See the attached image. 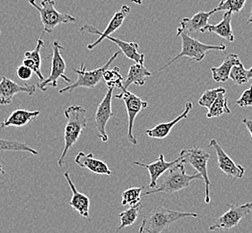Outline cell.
<instances>
[{
  "instance_id": "obj_1",
  "label": "cell",
  "mask_w": 252,
  "mask_h": 233,
  "mask_svg": "<svg viewBox=\"0 0 252 233\" xmlns=\"http://www.w3.org/2000/svg\"><path fill=\"white\" fill-rule=\"evenodd\" d=\"M184 164L185 162L182 160L178 162L176 165L169 169L168 172L161 177L160 182H157V187L146 191L144 194V197L158 193L174 194L189 188L190 183L195 179L203 180V177L199 173L188 175Z\"/></svg>"
},
{
  "instance_id": "obj_2",
  "label": "cell",
  "mask_w": 252,
  "mask_h": 233,
  "mask_svg": "<svg viewBox=\"0 0 252 233\" xmlns=\"http://www.w3.org/2000/svg\"><path fill=\"white\" fill-rule=\"evenodd\" d=\"M86 110L84 107L79 105L69 106L64 112V116L66 117V124L64 133V144L65 146L61 157L58 160V165L61 167L65 164V158L66 153L79 139L83 130L87 126Z\"/></svg>"
},
{
  "instance_id": "obj_3",
  "label": "cell",
  "mask_w": 252,
  "mask_h": 233,
  "mask_svg": "<svg viewBox=\"0 0 252 233\" xmlns=\"http://www.w3.org/2000/svg\"><path fill=\"white\" fill-rule=\"evenodd\" d=\"M188 217L197 218L199 215L196 213L180 212L162 206H156L142 220L138 233H161L172 223Z\"/></svg>"
},
{
  "instance_id": "obj_4",
  "label": "cell",
  "mask_w": 252,
  "mask_h": 233,
  "mask_svg": "<svg viewBox=\"0 0 252 233\" xmlns=\"http://www.w3.org/2000/svg\"><path fill=\"white\" fill-rule=\"evenodd\" d=\"M177 36H180L182 38V51H180V53L174 57L172 60L169 61L164 66H161L158 69L159 71L164 70L168 66H171L172 63H174L182 57L189 58V60L201 62L207 56V52L210 51H224L226 50V46L224 44H220V45L205 44L201 41H197L196 39L190 37L187 31L178 32Z\"/></svg>"
},
{
  "instance_id": "obj_5",
  "label": "cell",
  "mask_w": 252,
  "mask_h": 233,
  "mask_svg": "<svg viewBox=\"0 0 252 233\" xmlns=\"http://www.w3.org/2000/svg\"><path fill=\"white\" fill-rule=\"evenodd\" d=\"M121 53V51H117L103 66L99 67V68L94 69V70H90V71H88L86 69L85 63L82 62L79 69L73 68V71L76 72V74L77 75L76 81L74 82L70 86H67V87L62 88L61 90H60V93L63 94V93H66L68 91H75L76 89H78L81 87L87 88V89L94 88L103 79L104 72L106 71L107 69L110 67L111 63L115 60L118 57L120 56Z\"/></svg>"
},
{
  "instance_id": "obj_6",
  "label": "cell",
  "mask_w": 252,
  "mask_h": 233,
  "mask_svg": "<svg viewBox=\"0 0 252 233\" xmlns=\"http://www.w3.org/2000/svg\"><path fill=\"white\" fill-rule=\"evenodd\" d=\"M29 3L40 14L43 32L51 33L59 25L76 22V17L68 14H62L56 10L55 0H41L40 5L36 3V0H29Z\"/></svg>"
},
{
  "instance_id": "obj_7",
  "label": "cell",
  "mask_w": 252,
  "mask_h": 233,
  "mask_svg": "<svg viewBox=\"0 0 252 233\" xmlns=\"http://www.w3.org/2000/svg\"><path fill=\"white\" fill-rule=\"evenodd\" d=\"M180 157L182 158L183 162L189 163L194 168L197 173L201 174L203 180L205 183V203H210V187L211 181L208 177V171H207V162L210 159V154L205 151L204 149L197 146H193L190 149H184L180 152Z\"/></svg>"
},
{
  "instance_id": "obj_8",
  "label": "cell",
  "mask_w": 252,
  "mask_h": 233,
  "mask_svg": "<svg viewBox=\"0 0 252 233\" xmlns=\"http://www.w3.org/2000/svg\"><path fill=\"white\" fill-rule=\"evenodd\" d=\"M52 53H51V69L50 75L45 80L39 83L36 87L40 91H47L48 87L56 88L58 87V81L60 78H62L64 81L69 84L71 79L66 76V62L62 57V52L65 51L64 46L60 41H54L52 42Z\"/></svg>"
},
{
  "instance_id": "obj_9",
  "label": "cell",
  "mask_w": 252,
  "mask_h": 233,
  "mask_svg": "<svg viewBox=\"0 0 252 233\" xmlns=\"http://www.w3.org/2000/svg\"><path fill=\"white\" fill-rule=\"evenodd\" d=\"M228 211L216 219L209 226L210 232L230 231L236 228L242 219L246 217L252 211V201L243 204H228Z\"/></svg>"
},
{
  "instance_id": "obj_10",
  "label": "cell",
  "mask_w": 252,
  "mask_h": 233,
  "mask_svg": "<svg viewBox=\"0 0 252 233\" xmlns=\"http://www.w3.org/2000/svg\"><path fill=\"white\" fill-rule=\"evenodd\" d=\"M129 13H130V7L126 5H122L121 9L117 11L116 13L113 15L110 23H109V25L106 27V29L103 31H100L96 27L91 26V25H88V24H86V25L82 26L79 29L82 34L89 33V34H93V35L99 36V38L94 42H92V43H89L87 45V49L89 51L94 49L96 46L99 45L101 41L105 40L106 37L111 36L113 32H115L116 30H119L123 25L126 16L129 15Z\"/></svg>"
},
{
  "instance_id": "obj_11",
  "label": "cell",
  "mask_w": 252,
  "mask_h": 233,
  "mask_svg": "<svg viewBox=\"0 0 252 233\" xmlns=\"http://www.w3.org/2000/svg\"><path fill=\"white\" fill-rule=\"evenodd\" d=\"M116 99L122 100L126 106L127 113V139L132 145H137V140L133 135L134 129V122L138 113L145 110L148 106V102L141 98L136 96V94L132 93L131 91H127L126 89H122L120 94L115 95Z\"/></svg>"
},
{
  "instance_id": "obj_12",
  "label": "cell",
  "mask_w": 252,
  "mask_h": 233,
  "mask_svg": "<svg viewBox=\"0 0 252 233\" xmlns=\"http://www.w3.org/2000/svg\"><path fill=\"white\" fill-rule=\"evenodd\" d=\"M113 90V88H108L105 96L103 97L102 101L98 105L94 116V126L97 130V136L101 138L103 143L108 142L109 140L106 132L107 124L111 117L114 116L111 108Z\"/></svg>"
},
{
  "instance_id": "obj_13",
  "label": "cell",
  "mask_w": 252,
  "mask_h": 233,
  "mask_svg": "<svg viewBox=\"0 0 252 233\" xmlns=\"http://www.w3.org/2000/svg\"><path fill=\"white\" fill-rule=\"evenodd\" d=\"M208 147H213L215 149L217 152L218 168L231 179V181H234L235 179H241L244 176L245 168L233 162L232 158L220 146L216 139L213 138L210 140Z\"/></svg>"
},
{
  "instance_id": "obj_14",
  "label": "cell",
  "mask_w": 252,
  "mask_h": 233,
  "mask_svg": "<svg viewBox=\"0 0 252 233\" xmlns=\"http://www.w3.org/2000/svg\"><path fill=\"white\" fill-rule=\"evenodd\" d=\"M37 87L33 85L29 86L28 84H25L24 86H21L9 78L2 76L0 81V105H9L13 102L15 95L21 92L33 95Z\"/></svg>"
},
{
  "instance_id": "obj_15",
  "label": "cell",
  "mask_w": 252,
  "mask_h": 233,
  "mask_svg": "<svg viewBox=\"0 0 252 233\" xmlns=\"http://www.w3.org/2000/svg\"><path fill=\"white\" fill-rule=\"evenodd\" d=\"M181 161H182V158L179 156V158H177L175 161L169 162H165L164 155L161 153L156 162H152L149 164L139 162H134L133 163L135 165H137L139 167L144 168V169L147 170V172L149 173V175H150L149 188L152 189V188H155L157 187L158 179L160 178L161 175H163V173L167 172L169 169L173 167L174 165H176L177 163L181 162Z\"/></svg>"
},
{
  "instance_id": "obj_16",
  "label": "cell",
  "mask_w": 252,
  "mask_h": 233,
  "mask_svg": "<svg viewBox=\"0 0 252 233\" xmlns=\"http://www.w3.org/2000/svg\"><path fill=\"white\" fill-rule=\"evenodd\" d=\"M217 8L208 12H198L192 17H185L181 21L180 26L177 28V33L181 31L189 32H203L204 29L208 26V21L211 15L217 13Z\"/></svg>"
},
{
  "instance_id": "obj_17",
  "label": "cell",
  "mask_w": 252,
  "mask_h": 233,
  "mask_svg": "<svg viewBox=\"0 0 252 233\" xmlns=\"http://www.w3.org/2000/svg\"><path fill=\"white\" fill-rule=\"evenodd\" d=\"M192 109H193L192 102H187L184 112H182L181 115L175 117L172 121L161 122L156 127H152L150 129H146V135L151 138H156V139L165 138L170 135V133L175 125H177L179 122L182 121V119H186Z\"/></svg>"
},
{
  "instance_id": "obj_18",
  "label": "cell",
  "mask_w": 252,
  "mask_h": 233,
  "mask_svg": "<svg viewBox=\"0 0 252 233\" xmlns=\"http://www.w3.org/2000/svg\"><path fill=\"white\" fill-rule=\"evenodd\" d=\"M75 162L79 167L87 169L94 174L107 176L113 175V173L109 169L107 163L94 157V154L92 152L87 154L84 152H78L75 158Z\"/></svg>"
},
{
  "instance_id": "obj_19",
  "label": "cell",
  "mask_w": 252,
  "mask_h": 233,
  "mask_svg": "<svg viewBox=\"0 0 252 233\" xmlns=\"http://www.w3.org/2000/svg\"><path fill=\"white\" fill-rule=\"evenodd\" d=\"M64 177L67 181V184L69 186L72 192V198L69 201V205L73 208L75 211L80 214L81 216L87 218L89 217V211H90V199L89 198L83 194L79 192L76 189V186L74 182L71 179L69 173H64Z\"/></svg>"
},
{
  "instance_id": "obj_20",
  "label": "cell",
  "mask_w": 252,
  "mask_h": 233,
  "mask_svg": "<svg viewBox=\"0 0 252 233\" xmlns=\"http://www.w3.org/2000/svg\"><path fill=\"white\" fill-rule=\"evenodd\" d=\"M40 111H27L25 109H19L15 112H12L9 116L5 118L4 121H2L0 127H25L27 124L35 119L37 116L40 115Z\"/></svg>"
},
{
  "instance_id": "obj_21",
  "label": "cell",
  "mask_w": 252,
  "mask_h": 233,
  "mask_svg": "<svg viewBox=\"0 0 252 233\" xmlns=\"http://www.w3.org/2000/svg\"><path fill=\"white\" fill-rule=\"evenodd\" d=\"M232 13L231 12H225L224 15H222V19L220 23H218L217 25H208L204 29L203 32H214L229 42H233L234 33L232 28Z\"/></svg>"
},
{
  "instance_id": "obj_22",
  "label": "cell",
  "mask_w": 252,
  "mask_h": 233,
  "mask_svg": "<svg viewBox=\"0 0 252 233\" xmlns=\"http://www.w3.org/2000/svg\"><path fill=\"white\" fill-rule=\"evenodd\" d=\"M151 76V72L146 69L144 64L136 63L129 67L127 76L123 82V87L124 89L127 90V88L131 85H135L136 87H143L146 84V78Z\"/></svg>"
},
{
  "instance_id": "obj_23",
  "label": "cell",
  "mask_w": 252,
  "mask_h": 233,
  "mask_svg": "<svg viewBox=\"0 0 252 233\" xmlns=\"http://www.w3.org/2000/svg\"><path fill=\"white\" fill-rule=\"evenodd\" d=\"M44 41L40 38L37 41L35 49L33 51H26L25 53V58L23 60V64L26 66L30 67L32 72L38 76V78L40 81L45 80L44 76L40 70V66H41V56H40V50L44 47Z\"/></svg>"
},
{
  "instance_id": "obj_24",
  "label": "cell",
  "mask_w": 252,
  "mask_h": 233,
  "mask_svg": "<svg viewBox=\"0 0 252 233\" xmlns=\"http://www.w3.org/2000/svg\"><path fill=\"white\" fill-rule=\"evenodd\" d=\"M240 63L241 60L237 54L228 55L220 66L211 67L213 79L217 83H226L230 78L232 67Z\"/></svg>"
},
{
  "instance_id": "obj_25",
  "label": "cell",
  "mask_w": 252,
  "mask_h": 233,
  "mask_svg": "<svg viewBox=\"0 0 252 233\" xmlns=\"http://www.w3.org/2000/svg\"><path fill=\"white\" fill-rule=\"evenodd\" d=\"M107 40L112 41L115 43L121 50V52L125 56L131 60L135 61L136 63H141L144 64L145 62V55L138 53L139 46L136 42H127V41H122L118 38H113L111 36L106 37Z\"/></svg>"
},
{
  "instance_id": "obj_26",
  "label": "cell",
  "mask_w": 252,
  "mask_h": 233,
  "mask_svg": "<svg viewBox=\"0 0 252 233\" xmlns=\"http://www.w3.org/2000/svg\"><path fill=\"white\" fill-rule=\"evenodd\" d=\"M223 114H231V110L228 107V97L226 90H223L219 93L217 100L213 103L212 106L208 109L207 113V118L219 117Z\"/></svg>"
},
{
  "instance_id": "obj_27",
  "label": "cell",
  "mask_w": 252,
  "mask_h": 233,
  "mask_svg": "<svg viewBox=\"0 0 252 233\" xmlns=\"http://www.w3.org/2000/svg\"><path fill=\"white\" fill-rule=\"evenodd\" d=\"M230 78L235 85L242 86L252 79V66L250 69H245L242 62L235 65L230 73Z\"/></svg>"
},
{
  "instance_id": "obj_28",
  "label": "cell",
  "mask_w": 252,
  "mask_h": 233,
  "mask_svg": "<svg viewBox=\"0 0 252 233\" xmlns=\"http://www.w3.org/2000/svg\"><path fill=\"white\" fill-rule=\"evenodd\" d=\"M142 207V204H138L134 206H130L128 209L125 210L124 212L120 213V219H121V224L118 227V232L123 230L126 227L131 226L134 223H136V220L138 218L139 214V210Z\"/></svg>"
},
{
  "instance_id": "obj_29",
  "label": "cell",
  "mask_w": 252,
  "mask_h": 233,
  "mask_svg": "<svg viewBox=\"0 0 252 233\" xmlns=\"http://www.w3.org/2000/svg\"><path fill=\"white\" fill-rule=\"evenodd\" d=\"M0 151H15V152H30L33 155H38V151L29 146L26 143L12 141L0 138Z\"/></svg>"
},
{
  "instance_id": "obj_30",
  "label": "cell",
  "mask_w": 252,
  "mask_h": 233,
  "mask_svg": "<svg viewBox=\"0 0 252 233\" xmlns=\"http://www.w3.org/2000/svg\"><path fill=\"white\" fill-rule=\"evenodd\" d=\"M103 80L106 83L108 88H119V89H124L123 87V82L124 79L121 75V70L118 66H115L111 69H107L103 74Z\"/></svg>"
},
{
  "instance_id": "obj_31",
  "label": "cell",
  "mask_w": 252,
  "mask_h": 233,
  "mask_svg": "<svg viewBox=\"0 0 252 233\" xmlns=\"http://www.w3.org/2000/svg\"><path fill=\"white\" fill-rule=\"evenodd\" d=\"M145 187L135 188L130 187L122 193V205H129L134 206L138 204L141 203L142 191L144 190Z\"/></svg>"
},
{
  "instance_id": "obj_32",
  "label": "cell",
  "mask_w": 252,
  "mask_h": 233,
  "mask_svg": "<svg viewBox=\"0 0 252 233\" xmlns=\"http://www.w3.org/2000/svg\"><path fill=\"white\" fill-rule=\"evenodd\" d=\"M247 0H221L216 7L217 12L225 11L231 13H240L243 9Z\"/></svg>"
},
{
  "instance_id": "obj_33",
  "label": "cell",
  "mask_w": 252,
  "mask_h": 233,
  "mask_svg": "<svg viewBox=\"0 0 252 233\" xmlns=\"http://www.w3.org/2000/svg\"><path fill=\"white\" fill-rule=\"evenodd\" d=\"M223 90H225L223 87H217V88H214V89L204 91V93L202 94L201 97L198 100V104L201 107L209 109L210 107L212 106L215 101L217 100L219 93Z\"/></svg>"
},
{
  "instance_id": "obj_34",
  "label": "cell",
  "mask_w": 252,
  "mask_h": 233,
  "mask_svg": "<svg viewBox=\"0 0 252 233\" xmlns=\"http://www.w3.org/2000/svg\"><path fill=\"white\" fill-rule=\"evenodd\" d=\"M236 105L241 108H245V107L252 108V84L250 88H248L242 92L241 97L236 101Z\"/></svg>"
},
{
  "instance_id": "obj_35",
  "label": "cell",
  "mask_w": 252,
  "mask_h": 233,
  "mask_svg": "<svg viewBox=\"0 0 252 233\" xmlns=\"http://www.w3.org/2000/svg\"><path fill=\"white\" fill-rule=\"evenodd\" d=\"M32 74H33V72L31 69L30 67L26 66L24 64L20 65L16 69V76H18L19 79L24 80V81L30 80L32 76Z\"/></svg>"
},
{
  "instance_id": "obj_36",
  "label": "cell",
  "mask_w": 252,
  "mask_h": 233,
  "mask_svg": "<svg viewBox=\"0 0 252 233\" xmlns=\"http://www.w3.org/2000/svg\"><path fill=\"white\" fill-rule=\"evenodd\" d=\"M242 123L245 125V127H247L248 130L250 132V134H251V136H252V119H250V118H247V117H245V118H243L242 119Z\"/></svg>"
},
{
  "instance_id": "obj_37",
  "label": "cell",
  "mask_w": 252,
  "mask_h": 233,
  "mask_svg": "<svg viewBox=\"0 0 252 233\" xmlns=\"http://www.w3.org/2000/svg\"><path fill=\"white\" fill-rule=\"evenodd\" d=\"M131 1L134 4H136V5H142L144 0H131Z\"/></svg>"
},
{
  "instance_id": "obj_38",
  "label": "cell",
  "mask_w": 252,
  "mask_h": 233,
  "mask_svg": "<svg viewBox=\"0 0 252 233\" xmlns=\"http://www.w3.org/2000/svg\"><path fill=\"white\" fill-rule=\"evenodd\" d=\"M250 24H252V7L251 14H250V17H249V19L247 20V25H250Z\"/></svg>"
},
{
  "instance_id": "obj_39",
  "label": "cell",
  "mask_w": 252,
  "mask_h": 233,
  "mask_svg": "<svg viewBox=\"0 0 252 233\" xmlns=\"http://www.w3.org/2000/svg\"><path fill=\"white\" fill-rule=\"evenodd\" d=\"M0 173H3V174L5 173V171L3 170V167H2V165H0Z\"/></svg>"
},
{
  "instance_id": "obj_40",
  "label": "cell",
  "mask_w": 252,
  "mask_h": 233,
  "mask_svg": "<svg viewBox=\"0 0 252 233\" xmlns=\"http://www.w3.org/2000/svg\"><path fill=\"white\" fill-rule=\"evenodd\" d=\"M0 34H1V30H0Z\"/></svg>"
}]
</instances>
